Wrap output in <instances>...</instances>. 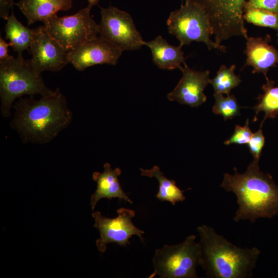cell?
<instances>
[{
    "instance_id": "obj_1",
    "label": "cell",
    "mask_w": 278,
    "mask_h": 278,
    "mask_svg": "<svg viewBox=\"0 0 278 278\" xmlns=\"http://www.w3.org/2000/svg\"><path fill=\"white\" fill-rule=\"evenodd\" d=\"M12 107L15 113L10 125L24 142L47 143L72 120L66 99L58 88L39 100L21 97Z\"/></svg>"
},
{
    "instance_id": "obj_2",
    "label": "cell",
    "mask_w": 278,
    "mask_h": 278,
    "mask_svg": "<svg viewBox=\"0 0 278 278\" xmlns=\"http://www.w3.org/2000/svg\"><path fill=\"white\" fill-rule=\"evenodd\" d=\"M258 161L254 160L246 171L240 173L234 168L233 175L225 173L221 187L236 196L238 208L233 220H249L278 215V185L272 176L260 171Z\"/></svg>"
},
{
    "instance_id": "obj_3",
    "label": "cell",
    "mask_w": 278,
    "mask_h": 278,
    "mask_svg": "<svg viewBox=\"0 0 278 278\" xmlns=\"http://www.w3.org/2000/svg\"><path fill=\"white\" fill-rule=\"evenodd\" d=\"M197 230L200 236L199 265L208 277H252L260 253L257 248L238 247L206 224L198 227Z\"/></svg>"
},
{
    "instance_id": "obj_4",
    "label": "cell",
    "mask_w": 278,
    "mask_h": 278,
    "mask_svg": "<svg viewBox=\"0 0 278 278\" xmlns=\"http://www.w3.org/2000/svg\"><path fill=\"white\" fill-rule=\"evenodd\" d=\"M41 73L23 57L0 62L1 111L3 117L10 116L12 103L17 98L24 95L42 96L53 92L46 86Z\"/></svg>"
},
{
    "instance_id": "obj_5",
    "label": "cell",
    "mask_w": 278,
    "mask_h": 278,
    "mask_svg": "<svg viewBox=\"0 0 278 278\" xmlns=\"http://www.w3.org/2000/svg\"><path fill=\"white\" fill-rule=\"evenodd\" d=\"M184 1L181 7L172 11L167 20L169 33L176 37L182 47L196 41L204 43L209 50L225 52V46L217 44L211 39L212 29L203 7L194 0Z\"/></svg>"
},
{
    "instance_id": "obj_6",
    "label": "cell",
    "mask_w": 278,
    "mask_h": 278,
    "mask_svg": "<svg viewBox=\"0 0 278 278\" xmlns=\"http://www.w3.org/2000/svg\"><path fill=\"white\" fill-rule=\"evenodd\" d=\"M194 235L187 236L181 243L165 245L157 249L152 258L154 271L148 278H197L200 247Z\"/></svg>"
},
{
    "instance_id": "obj_7",
    "label": "cell",
    "mask_w": 278,
    "mask_h": 278,
    "mask_svg": "<svg viewBox=\"0 0 278 278\" xmlns=\"http://www.w3.org/2000/svg\"><path fill=\"white\" fill-rule=\"evenodd\" d=\"M91 9L87 6L71 15H56L44 23V26L68 53L98 37V24L91 16Z\"/></svg>"
},
{
    "instance_id": "obj_8",
    "label": "cell",
    "mask_w": 278,
    "mask_h": 278,
    "mask_svg": "<svg viewBox=\"0 0 278 278\" xmlns=\"http://www.w3.org/2000/svg\"><path fill=\"white\" fill-rule=\"evenodd\" d=\"M207 13L215 42L221 44L234 36L247 39L243 15L247 0H194Z\"/></svg>"
},
{
    "instance_id": "obj_9",
    "label": "cell",
    "mask_w": 278,
    "mask_h": 278,
    "mask_svg": "<svg viewBox=\"0 0 278 278\" xmlns=\"http://www.w3.org/2000/svg\"><path fill=\"white\" fill-rule=\"evenodd\" d=\"M100 9L99 36L123 51L141 48L144 40L129 13L111 5Z\"/></svg>"
},
{
    "instance_id": "obj_10",
    "label": "cell",
    "mask_w": 278,
    "mask_h": 278,
    "mask_svg": "<svg viewBox=\"0 0 278 278\" xmlns=\"http://www.w3.org/2000/svg\"><path fill=\"white\" fill-rule=\"evenodd\" d=\"M117 216L115 218L103 216L99 211L92 214L94 219V227L99 232L100 237L96 241L98 250L104 253L108 244L115 243L122 247L130 244L129 239L133 235L140 237L144 242L143 234L144 231L135 227L132 221L135 212L130 209L121 207L117 210Z\"/></svg>"
},
{
    "instance_id": "obj_11",
    "label": "cell",
    "mask_w": 278,
    "mask_h": 278,
    "mask_svg": "<svg viewBox=\"0 0 278 278\" xmlns=\"http://www.w3.org/2000/svg\"><path fill=\"white\" fill-rule=\"evenodd\" d=\"M29 52L31 65L38 72L59 71L69 63L68 52L47 31L45 26L34 29Z\"/></svg>"
},
{
    "instance_id": "obj_12",
    "label": "cell",
    "mask_w": 278,
    "mask_h": 278,
    "mask_svg": "<svg viewBox=\"0 0 278 278\" xmlns=\"http://www.w3.org/2000/svg\"><path fill=\"white\" fill-rule=\"evenodd\" d=\"M123 51L100 36L68 53L69 63L79 71L97 64L115 65Z\"/></svg>"
},
{
    "instance_id": "obj_13",
    "label": "cell",
    "mask_w": 278,
    "mask_h": 278,
    "mask_svg": "<svg viewBox=\"0 0 278 278\" xmlns=\"http://www.w3.org/2000/svg\"><path fill=\"white\" fill-rule=\"evenodd\" d=\"M180 70L182 77L172 91L167 94L168 100L180 103L197 107L206 100L204 93L206 86L210 84V71H198L189 67L185 61Z\"/></svg>"
},
{
    "instance_id": "obj_14",
    "label": "cell",
    "mask_w": 278,
    "mask_h": 278,
    "mask_svg": "<svg viewBox=\"0 0 278 278\" xmlns=\"http://www.w3.org/2000/svg\"><path fill=\"white\" fill-rule=\"evenodd\" d=\"M244 53L246 61L244 66H250L252 73H262L266 79L267 74L272 67L278 65V50L269 44V39L248 37Z\"/></svg>"
},
{
    "instance_id": "obj_15",
    "label": "cell",
    "mask_w": 278,
    "mask_h": 278,
    "mask_svg": "<svg viewBox=\"0 0 278 278\" xmlns=\"http://www.w3.org/2000/svg\"><path fill=\"white\" fill-rule=\"evenodd\" d=\"M120 174L121 170L119 168L113 169L108 163L104 164L102 172H93L92 178L96 182L97 187L91 197L92 210H94L98 202L102 198L110 200L118 198L119 201L124 200L131 204L133 203L119 184L118 177Z\"/></svg>"
},
{
    "instance_id": "obj_16",
    "label": "cell",
    "mask_w": 278,
    "mask_h": 278,
    "mask_svg": "<svg viewBox=\"0 0 278 278\" xmlns=\"http://www.w3.org/2000/svg\"><path fill=\"white\" fill-rule=\"evenodd\" d=\"M25 15L30 25L41 21L45 23L57 15L60 11H67L72 7V0H20L14 3Z\"/></svg>"
},
{
    "instance_id": "obj_17",
    "label": "cell",
    "mask_w": 278,
    "mask_h": 278,
    "mask_svg": "<svg viewBox=\"0 0 278 278\" xmlns=\"http://www.w3.org/2000/svg\"><path fill=\"white\" fill-rule=\"evenodd\" d=\"M143 45L150 49L152 60L159 68L172 70L180 69L185 62L182 46H175L169 43L161 36H158L150 41H145Z\"/></svg>"
},
{
    "instance_id": "obj_18",
    "label": "cell",
    "mask_w": 278,
    "mask_h": 278,
    "mask_svg": "<svg viewBox=\"0 0 278 278\" xmlns=\"http://www.w3.org/2000/svg\"><path fill=\"white\" fill-rule=\"evenodd\" d=\"M6 21L5 38L9 40L13 50L18 53L17 57H23L25 50H30L34 30L24 26L19 22L14 14L13 9H11V14Z\"/></svg>"
},
{
    "instance_id": "obj_19",
    "label": "cell",
    "mask_w": 278,
    "mask_h": 278,
    "mask_svg": "<svg viewBox=\"0 0 278 278\" xmlns=\"http://www.w3.org/2000/svg\"><path fill=\"white\" fill-rule=\"evenodd\" d=\"M142 176L149 178H155L159 183V190L156 198L161 201L169 202L172 205L177 202L184 201L186 198L183 193L187 190H181L173 180L166 178L159 167L154 166L151 169L140 168Z\"/></svg>"
},
{
    "instance_id": "obj_20",
    "label": "cell",
    "mask_w": 278,
    "mask_h": 278,
    "mask_svg": "<svg viewBox=\"0 0 278 278\" xmlns=\"http://www.w3.org/2000/svg\"><path fill=\"white\" fill-rule=\"evenodd\" d=\"M266 80L262 88L263 93L257 98L258 102L253 108L255 112L253 121H256L257 115L260 112L265 113L262 125L267 118L273 119L278 115V85L275 86V82L269 78Z\"/></svg>"
},
{
    "instance_id": "obj_21",
    "label": "cell",
    "mask_w": 278,
    "mask_h": 278,
    "mask_svg": "<svg viewBox=\"0 0 278 278\" xmlns=\"http://www.w3.org/2000/svg\"><path fill=\"white\" fill-rule=\"evenodd\" d=\"M235 68L234 64L229 67L224 65L220 67L215 77L211 79L210 81L214 93L228 95L233 89L240 84L242 81L239 76L235 74Z\"/></svg>"
},
{
    "instance_id": "obj_22",
    "label": "cell",
    "mask_w": 278,
    "mask_h": 278,
    "mask_svg": "<svg viewBox=\"0 0 278 278\" xmlns=\"http://www.w3.org/2000/svg\"><path fill=\"white\" fill-rule=\"evenodd\" d=\"M214 96L215 99L212 109L214 113L222 115L225 120L239 115L241 107L238 103L234 95L224 96L222 94L214 93Z\"/></svg>"
},
{
    "instance_id": "obj_23",
    "label": "cell",
    "mask_w": 278,
    "mask_h": 278,
    "mask_svg": "<svg viewBox=\"0 0 278 278\" xmlns=\"http://www.w3.org/2000/svg\"><path fill=\"white\" fill-rule=\"evenodd\" d=\"M244 20L255 25L269 27L278 31V14L267 10L247 8L244 9Z\"/></svg>"
},
{
    "instance_id": "obj_24",
    "label": "cell",
    "mask_w": 278,
    "mask_h": 278,
    "mask_svg": "<svg viewBox=\"0 0 278 278\" xmlns=\"http://www.w3.org/2000/svg\"><path fill=\"white\" fill-rule=\"evenodd\" d=\"M252 134L253 133L249 126V119L247 118L245 126L236 125L233 134L230 138L224 142V144L227 145L232 144H248Z\"/></svg>"
},
{
    "instance_id": "obj_25",
    "label": "cell",
    "mask_w": 278,
    "mask_h": 278,
    "mask_svg": "<svg viewBox=\"0 0 278 278\" xmlns=\"http://www.w3.org/2000/svg\"><path fill=\"white\" fill-rule=\"evenodd\" d=\"M262 126L260 125L259 130L253 133L248 144L250 152L252 154L254 160L258 161L265 144V137L262 130Z\"/></svg>"
},
{
    "instance_id": "obj_26",
    "label": "cell",
    "mask_w": 278,
    "mask_h": 278,
    "mask_svg": "<svg viewBox=\"0 0 278 278\" xmlns=\"http://www.w3.org/2000/svg\"><path fill=\"white\" fill-rule=\"evenodd\" d=\"M256 8L278 14V0H247L244 9Z\"/></svg>"
},
{
    "instance_id": "obj_27",
    "label": "cell",
    "mask_w": 278,
    "mask_h": 278,
    "mask_svg": "<svg viewBox=\"0 0 278 278\" xmlns=\"http://www.w3.org/2000/svg\"><path fill=\"white\" fill-rule=\"evenodd\" d=\"M13 0H0V16L7 21L9 17V10L13 9Z\"/></svg>"
},
{
    "instance_id": "obj_28",
    "label": "cell",
    "mask_w": 278,
    "mask_h": 278,
    "mask_svg": "<svg viewBox=\"0 0 278 278\" xmlns=\"http://www.w3.org/2000/svg\"><path fill=\"white\" fill-rule=\"evenodd\" d=\"M11 46L7 43L1 36L0 37V62L9 60L13 56L9 55L8 53V47Z\"/></svg>"
},
{
    "instance_id": "obj_29",
    "label": "cell",
    "mask_w": 278,
    "mask_h": 278,
    "mask_svg": "<svg viewBox=\"0 0 278 278\" xmlns=\"http://www.w3.org/2000/svg\"><path fill=\"white\" fill-rule=\"evenodd\" d=\"M99 1L100 0H88V7L91 9L93 6L97 5Z\"/></svg>"
},
{
    "instance_id": "obj_30",
    "label": "cell",
    "mask_w": 278,
    "mask_h": 278,
    "mask_svg": "<svg viewBox=\"0 0 278 278\" xmlns=\"http://www.w3.org/2000/svg\"><path fill=\"white\" fill-rule=\"evenodd\" d=\"M277 36H278V34H277ZM277 41H278V40H277Z\"/></svg>"
}]
</instances>
